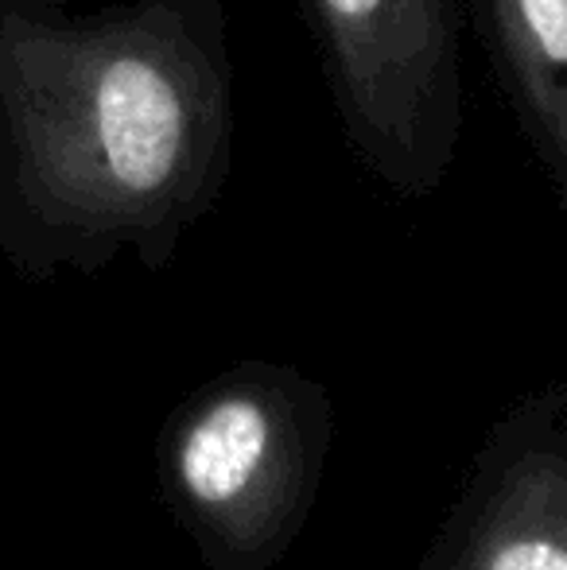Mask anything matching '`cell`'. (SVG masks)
Instances as JSON below:
<instances>
[{"mask_svg": "<svg viewBox=\"0 0 567 570\" xmlns=\"http://www.w3.org/2000/svg\"><path fill=\"white\" fill-rule=\"evenodd\" d=\"M28 98L31 171L51 210L159 264L234 167L226 0H140L39 39Z\"/></svg>", "mask_w": 567, "mask_h": 570, "instance_id": "obj_1", "label": "cell"}, {"mask_svg": "<svg viewBox=\"0 0 567 570\" xmlns=\"http://www.w3.org/2000/svg\"><path fill=\"white\" fill-rule=\"evenodd\" d=\"M331 435V392L284 361H237L179 407L164 489L206 567L281 563L323 493Z\"/></svg>", "mask_w": 567, "mask_h": 570, "instance_id": "obj_2", "label": "cell"}, {"mask_svg": "<svg viewBox=\"0 0 567 570\" xmlns=\"http://www.w3.org/2000/svg\"><path fill=\"white\" fill-rule=\"evenodd\" d=\"M358 164L401 198L451 175L462 136V0H295Z\"/></svg>", "mask_w": 567, "mask_h": 570, "instance_id": "obj_3", "label": "cell"}, {"mask_svg": "<svg viewBox=\"0 0 567 570\" xmlns=\"http://www.w3.org/2000/svg\"><path fill=\"white\" fill-rule=\"evenodd\" d=\"M417 570H567V389L509 407Z\"/></svg>", "mask_w": 567, "mask_h": 570, "instance_id": "obj_4", "label": "cell"}, {"mask_svg": "<svg viewBox=\"0 0 567 570\" xmlns=\"http://www.w3.org/2000/svg\"><path fill=\"white\" fill-rule=\"evenodd\" d=\"M501 94L567 210V0H478Z\"/></svg>", "mask_w": 567, "mask_h": 570, "instance_id": "obj_5", "label": "cell"}, {"mask_svg": "<svg viewBox=\"0 0 567 570\" xmlns=\"http://www.w3.org/2000/svg\"><path fill=\"white\" fill-rule=\"evenodd\" d=\"M560 384H564V389H567V373H564V381H560Z\"/></svg>", "mask_w": 567, "mask_h": 570, "instance_id": "obj_6", "label": "cell"}]
</instances>
